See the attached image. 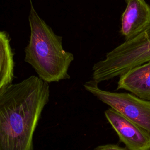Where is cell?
Listing matches in <instances>:
<instances>
[{
    "mask_svg": "<svg viewBox=\"0 0 150 150\" xmlns=\"http://www.w3.org/2000/svg\"><path fill=\"white\" fill-rule=\"evenodd\" d=\"M94 150H129L126 147H121L115 144H107L96 147Z\"/></svg>",
    "mask_w": 150,
    "mask_h": 150,
    "instance_id": "obj_9",
    "label": "cell"
},
{
    "mask_svg": "<svg viewBox=\"0 0 150 150\" xmlns=\"http://www.w3.org/2000/svg\"><path fill=\"white\" fill-rule=\"evenodd\" d=\"M29 2L30 38L25 49V61L48 83L69 79L68 70L73 54L63 48L62 37L56 35L39 16L32 0Z\"/></svg>",
    "mask_w": 150,
    "mask_h": 150,
    "instance_id": "obj_2",
    "label": "cell"
},
{
    "mask_svg": "<svg viewBox=\"0 0 150 150\" xmlns=\"http://www.w3.org/2000/svg\"><path fill=\"white\" fill-rule=\"evenodd\" d=\"M150 60V25L134 38L109 52L93 67V80L98 84L113 79Z\"/></svg>",
    "mask_w": 150,
    "mask_h": 150,
    "instance_id": "obj_3",
    "label": "cell"
},
{
    "mask_svg": "<svg viewBox=\"0 0 150 150\" xmlns=\"http://www.w3.org/2000/svg\"><path fill=\"white\" fill-rule=\"evenodd\" d=\"M117 90H125L150 101V60L134 67L120 76Z\"/></svg>",
    "mask_w": 150,
    "mask_h": 150,
    "instance_id": "obj_7",
    "label": "cell"
},
{
    "mask_svg": "<svg viewBox=\"0 0 150 150\" xmlns=\"http://www.w3.org/2000/svg\"><path fill=\"white\" fill-rule=\"evenodd\" d=\"M49 95V83L35 76L0 94V150H33L34 133Z\"/></svg>",
    "mask_w": 150,
    "mask_h": 150,
    "instance_id": "obj_1",
    "label": "cell"
},
{
    "mask_svg": "<svg viewBox=\"0 0 150 150\" xmlns=\"http://www.w3.org/2000/svg\"><path fill=\"white\" fill-rule=\"evenodd\" d=\"M13 55L9 39L5 32L0 31V94L13 79Z\"/></svg>",
    "mask_w": 150,
    "mask_h": 150,
    "instance_id": "obj_8",
    "label": "cell"
},
{
    "mask_svg": "<svg viewBox=\"0 0 150 150\" xmlns=\"http://www.w3.org/2000/svg\"><path fill=\"white\" fill-rule=\"evenodd\" d=\"M121 15L120 32L125 40H131L150 25V5L145 0H125Z\"/></svg>",
    "mask_w": 150,
    "mask_h": 150,
    "instance_id": "obj_6",
    "label": "cell"
},
{
    "mask_svg": "<svg viewBox=\"0 0 150 150\" xmlns=\"http://www.w3.org/2000/svg\"><path fill=\"white\" fill-rule=\"evenodd\" d=\"M84 87L111 108L150 132V101L127 93L102 90L93 80L87 81Z\"/></svg>",
    "mask_w": 150,
    "mask_h": 150,
    "instance_id": "obj_4",
    "label": "cell"
},
{
    "mask_svg": "<svg viewBox=\"0 0 150 150\" xmlns=\"http://www.w3.org/2000/svg\"><path fill=\"white\" fill-rule=\"evenodd\" d=\"M106 119L129 150H150V132L110 108L104 112Z\"/></svg>",
    "mask_w": 150,
    "mask_h": 150,
    "instance_id": "obj_5",
    "label": "cell"
}]
</instances>
